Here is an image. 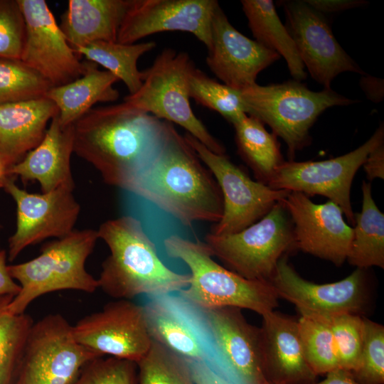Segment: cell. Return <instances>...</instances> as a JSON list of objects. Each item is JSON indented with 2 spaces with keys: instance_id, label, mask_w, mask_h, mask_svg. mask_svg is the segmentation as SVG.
Here are the masks:
<instances>
[{
  "instance_id": "1",
  "label": "cell",
  "mask_w": 384,
  "mask_h": 384,
  "mask_svg": "<svg viewBox=\"0 0 384 384\" xmlns=\"http://www.w3.org/2000/svg\"><path fill=\"white\" fill-rule=\"evenodd\" d=\"M168 122L125 102L90 109L74 124L73 152L108 185L127 190L164 140Z\"/></svg>"
},
{
  "instance_id": "2",
  "label": "cell",
  "mask_w": 384,
  "mask_h": 384,
  "mask_svg": "<svg viewBox=\"0 0 384 384\" xmlns=\"http://www.w3.org/2000/svg\"><path fill=\"white\" fill-rule=\"evenodd\" d=\"M127 191L185 226L198 221L216 223L223 216V198L217 181L170 122L159 151Z\"/></svg>"
},
{
  "instance_id": "3",
  "label": "cell",
  "mask_w": 384,
  "mask_h": 384,
  "mask_svg": "<svg viewBox=\"0 0 384 384\" xmlns=\"http://www.w3.org/2000/svg\"><path fill=\"white\" fill-rule=\"evenodd\" d=\"M97 233L110 250L97 279L108 296L129 300L177 293L189 285L190 274L178 273L164 264L138 219L124 215L106 220Z\"/></svg>"
},
{
  "instance_id": "4",
  "label": "cell",
  "mask_w": 384,
  "mask_h": 384,
  "mask_svg": "<svg viewBox=\"0 0 384 384\" xmlns=\"http://www.w3.org/2000/svg\"><path fill=\"white\" fill-rule=\"evenodd\" d=\"M166 255L184 262L189 268V285L177 294L204 309L237 307L263 316L274 311L279 297L268 281L245 279L219 265L205 244L176 235L164 240Z\"/></svg>"
},
{
  "instance_id": "5",
  "label": "cell",
  "mask_w": 384,
  "mask_h": 384,
  "mask_svg": "<svg viewBox=\"0 0 384 384\" xmlns=\"http://www.w3.org/2000/svg\"><path fill=\"white\" fill-rule=\"evenodd\" d=\"M98 239L96 230H73L46 244L35 258L8 265L11 277L21 287L7 305L8 312L26 313L36 299L55 291L95 292L99 289L97 279L86 270L85 262Z\"/></svg>"
},
{
  "instance_id": "6",
  "label": "cell",
  "mask_w": 384,
  "mask_h": 384,
  "mask_svg": "<svg viewBox=\"0 0 384 384\" xmlns=\"http://www.w3.org/2000/svg\"><path fill=\"white\" fill-rule=\"evenodd\" d=\"M246 114L267 124L286 143L289 161L310 142L309 129L326 109L358 102L331 88L315 92L298 80L242 90Z\"/></svg>"
},
{
  "instance_id": "7",
  "label": "cell",
  "mask_w": 384,
  "mask_h": 384,
  "mask_svg": "<svg viewBox=\"0 0 384 384\" xmlns=\"http://www.w3.org/2000/svg\"><path fill=\"white\" fill-rule=\"evenodd\" d=\"M194 67L187 53L164 49L152 65L142 71L139 90L126 96L124 102L181 126L213 152L225 154V146L209 132L191 107L188 77Z\"/></svg>"
},
{
  "instance_id": "8",
  "label": "cell",
  "mask_w": 384,
  "mask_h": 384,
  "mask_svg": "<svg viewBox=\"0 0 384 384\" xmlns=\"http://www.w3.org/2000/svg\"><path fill=\"white\" fill-rule=\"evenodd\" d=\"M204 240L227 269L251 280L270 282L280 258L296 248L293 223L282 201L244 230L225 235L208 233Z\"/></svg>"
},
{
  "instance_id": "9",
  "label": "cell",
  "mask_w": 384,
  "mask_h": 384,
  "mask_svg": "<svg viewBox=\"0 0 384 384\" xmlns=\"http://www.w3.org/2000/svg\"><path fill=\"white\" fill-rule=\"evenodd\" d=\"M102 357L80 345L60 314L33 323L14 384H72L91 360Z\"/></svg>"
},
{
  "instance_id": "10",
  "label": "cell",
  "mask_w": 384,
  "mask_h": 384,
  "mask_svg": "<svg viewBox=\"0 0 384 384\" xmlns=\"http://www.w3.org/2000/svg\"><path fill=\"white\" fill-rule=\"evenodd\" d=\"M143 309L152 340L187 361L203 363L226 376L202 309L174 293L150 297Z\"/></svg>"
},
{
  "instance_id": "11",
  "label": "cell",
  "mask_w": 384,
  "mask_h": 384,
  "mask_svg": "<svg viewBox=\"0 0 384 384\" xmlns=\"http://www.w3.org/2000/svg\"><path fill=\"white\" fill-rule=\"evenodd\" d=\"M384 142L380 124L363 144L344 155L324 161H283L274 171L267 186L272 189L300 192L309 196L321 195L338 205L351 224H355L350 192L353 177L369 153Z\"/></svg>"
},
{
  "instance_id": "12",
  "label": "cell",
  "mask_w": 384,
  "mask_h": 384,
  "mask_svg": "<svg viewBox=\"0 0 384 384\" xmlns=\"http://www.w3.org/2000/svg\"><path fill=\"white\" fill-rule=\"evenodd\" d=\"M183 136L210 170L222 192L223 216L209 233L215 235L238 233L260 220L289 193L251 179L225 154L213 152L188 133Z\"/></svg>"
},
{
  "instance_id": "13",
  "label": "cell",
  "mask_w": 384,
  "mask_h": 384,
  "mask_svg": "<svg viewBox=\"0 0 384 384\" xmlns=\"http://www.w3.org/2000/svg\"><path fill=\"white\" fill-rule=\"evenodd\" d=\"M4 188L16 204V229L9 239L10 262L30 245L48 238H61L73 230L80 210L74 188L62 186L49 192L31 193L10 176Z\"/></svg>"
},
{
  "instance_id": "14",
  "label": "cell",
  "mask_w": 384,
  "mask_h": 384,
  "mask_svg": "<svg viewBox=\"0 0 384 384\" xmlns=\"http://www.w3.org/2000/svg\"><path fill=\"white\" fill-rule=\"evenodd\" d=\"M73 336L80 345L101 356L140 361L149 351V335L143 306L129 299L107 303L73 325Z\"/></svg>"
},
{
  "instance_id": "15",
  "label": "cell",
  "mask_w": 384,
  "mask_h": 384,
  "mask_svg": "<svg viewBox=\"0 0 384 384\" xmlns=\"http://www.w3.org/2000/svg\"><path fill=\"white\" fill-rule=\"evenodd\" d=\"M25 21L21 60L53 87L65 85L85 72L44 0H17Z\"/></svg>"
},
{
  "instance_id": "16",
  "label": "cell",
  "mask_w": 384,
  "mask_h": 384,
  "mask_svg": "<svg viewBox=\"0 0 384 384\" xmlns=\"http://www.w3.org/2000/svg\"><path fill=\"white\" fill-rule=\"evenodd\" d=\"M283 5L286 27L314 80L324 88H331L340 73L366 74L336 41L323 14L305 1H285Z\"/></svg>"
},
{
  "instance_id": "17",
  "label": "cell",
  "mask_w": 384,
  "mask_h": 384,
  "mask_svg": "<svg viewBox=\"0 0 384 384\" xmlns=\"http://www.w3.org/2000/svg\"><path fill=\"white\" fill-rule=\"evenodd\" d=\"M270 282L279 298L294 304L301 315H360L367 303L366 279L363 269L356 268L338 282L316 284L299 275L285 255L279 260Z\"/></svg>"
},
{
  "instance_id": "18",
  "label": "cell",
  "mask_w": 384,
  "mask_h": 384,
  "mask_svg": "<svg viewBox=\"0 0 384 384\" xmlns=\"http://www.w3.org/2000/svg\"><path fill=\"white\" fill-rule=\"evenodd\" d=\"M216 0H132L120 26L117 42L132 44L166 31L193 34L208 50Z\"/></svg>"
},
{
  "instance_id": "19",
  "label": "cell",
  "mask_w": 384,
  "mask_h": 384,
  "mask_svg": "<svg viewBox=\"0 0 384 384\" xmlns=\"http://www.w3.org/2000/svg\"><path fill=\"white\" fill-rule=\"evenodd\" d=\"M282 202L293 223L295 247L342 265L350 252L353 228L340 207L331 201L316 204L300 192H289Z\"/></svg>"
},
{
  "instance_id": "20",
  "label": "cell",
  "mask_w": 384,
  "mask_h": 384,
  "mask_svg": "<svg viewBox=\"0 0 384 384\" xmlns=\"http://www.w3.org/2000/svg\"><path fill=\"white\" fill-rule=\"evenodd\" d=\"M202 309L225 367V378L235 384H269L260 328L250 324L240 308Z\"/></svg>"
},
{
  "instance_id": "21",
  "label": "cell",
  "mask_w": 384,
  "mask_h": 384,
  "mask_svg": "<svg viewBox=\"0 0 384 384\" xmlns=\"http://www.w3.org/2000/svg\"><path fill=\"white\" fill-rule=\"evenodd\" d=\"M206 63L223 84L239 91L256 84L258 74L280 58L276 52L238 31L218 4L211 23Z\"/></svg>"
},
{
  "instance_id": "22",
  "label": "cell",
  "mask_w": 384,
  "mask_h": 384,
  "mask_svg": "<svg viewBox=\"0 0 384 384\" xmlns=\"http://www.w3.org/2000/svg\"><path fill=\"white\" fill-rule=\"evenodd\" d=\"M262 316L260 329L264 368L276 384H311L316 375L302 346L297 321L272 311Z\"/></svg>"
},
{
  "instance_id": "23",
  "label": "cell",
  "mask_w": 384,
  "mask_h": 384,
  "mask_svg": "<svg viewBox=\"0 0 384 384\" xmlns=\"http://www.w3.org/2000/svg\"><path fill=\"white\" fill-rule=\"evenodd\" d=\"M58 114L40 144L8 170L9 176H19L24 183L38 181L43 193L62 186L75 187L70 167L74 124L61 126Z\"/></svg>"
},
{
  "instance_id": "24",
  "label": "cell",
  "mask_w": 384,
  "mask_h": 384,
  "mask_svg": "<svg viewBox=\"0 0 384 384\" xmlns=\"http://www.w3.org/2000/svg\"><path fill=\"white\" fill-rule=\"evenodd\" d=\"M58 114L46 96L0 105V161L7 171L40 144Z\"/></svg>"
},
{
  "instance_id": "25",
  "label": "cell",
  "mask_w": 384,
  "mask_h": 384,
  "mask_svg": "<svg viewBox=\"0 0 384 384\" xmlns=\"http://www.w3.org/2000/svg\"><path fill=\"white\" fill-rule=\"evenodd\" d=\"M132 0H69L60 28L74 50L95 41L117 42Z\"/></svg>"
},
{
  "instance_id": "26",
  "label": "cell",
  "mask_w": 384,
  "mask_h": 384,
  "mask_svg": "<svg viewBox=\"0 0 384 384\" xmlns=\"http://www.w3.org/2000/svg\"><path fill=\"white\" fill-rule=\"evenodd\" d=\"M82 76L65 85L53 87L46 94L58 110L61 126L74 124L97 102H113L119 92L114 84L119 80L107 70H100L97 64L84 62Z\"/></svg>"
},
{
  "instance_id": "27",
  "label": "cell",
  "mask_w": 384,
  "mask_h": 384,
  "mask_svg": "<svg viewBox=\"0 0 384 384\" xmlns=\"http://www.w3.org/2000/svg\"><path fill=\"white\" fill-rule=\"evenodd\" d=\"M242 9L255 41L282 56L295 80L306 79L304 65L271 0H242Z\"/></svg>"
},
{
  "instance_id": "28",
  "label": "cell",
  "mask_w": 384,
  "mask_h": 384,
  "mask_svg": "<svg viewBox=\"0 0 384 384\" xmlns=\"http://www.w3.org/2000/svg\"><path fill=\"white\" fill-rule=\"evenodd\" d=\"M361 212L354 214L353 240L346 260L359 269L384 267V214L372 197L370 183L363 181Z\"/></svg>"
},
{
  "instance_id": "29",
  "label": "cell",
  "mask_w": 384,
  "mask_h": 384,
  "mask_svg": "<svg viewBox=\"0 0 384 384\" xmlns=\"http://www.w3.org/2000/svg\"><path fill=\"white\" fill-rule=\"evenodd\" d=\"M241 158L257 181L267 185L275 169L284 161L275 134L269 133L257 118L245 114L233 124Z\"/></svg>"
},
{
  "instance_id": "30",
  "label": "cell",
  "mask_w": 384,
  "mask_h": 384,
  "mask_svg": "<svg viewBox=\"0 0 384 384\" xmlns=\"http://www.w3.org/2000/svg\"><path fill=\"white\" fill-rule=\"evenodd\" d=\"M154 41L124 44L118 42L95 41L75 49L77 56L106 68L127 87L129 94L137 92L142 83L143 72L137 68L139 58L153 50Z\"/></svg>"
},
{
  "instance_id": "31",
  "label": "cell",
  "mask_w": 384,
  "mask_h": 384,
  "mask_svg": "<svg viewBox=\"0 0 384 384\" xmlns=\"http://www.w3.org/2000/svg\"><path fill=\"white\" fill-rule=\"evenodd\" d=\"M14 296H0V384H14L24 347L33 324L27 314H13L6 306Z\"/></svg>"
},
{
  "instance_id": "32",
  "label": "cell",
  "mask_w": 384,
  "mask_h": 384,
  "mask_svg": "<svg viewBox=\"0 0 384 384\" xmlns=\"http://www.w3.org/2000/svg\"><path fill=\"white\" fill-rule=\"evenodd\" d=\"M189 97L219 113L233 125L246 114L241 92L209 78L196 66L188 77Z\"/></svg>"
},
{
  "instance_id": "33",
  "label": "cell",
  "mask_w": 384,
  "mask_h": 384,
  "mask_svg": "<svg viewBox=\"0 0 384 384\" xmlns=\"http://www.w3.org/2000/svg\"><path fill=\"white\" fill-rule=\"evenodd\" d=\"M137 367V384H196L188 361L154 340Z\"/></svg>"
},
{
  "instance_id": "34",
  "label": "cell",
  "mask_w": 384,
  "mask_h": 384,
  "mask_svg": "<svg viewBox=\"0 0 384 384\" xmlns=\"http://www.w3.org/2000/svg\"><path fill=\"white\" fill-rule=\"evenodd\" d=\"M297 324L306 361L314 373L326 374L339 368L334 338L326 321L301 315Z\"/></svg>"
},
{
  "instance_id": "35",
  "label": "cell",
  "mask_w": 384,
  "mask_h": 384,
  "mask_svg": "<svg viewBox=\"0 0 384 384\" xmlns=\"http://www.w3.org/2000/svg\"><path fill=\"white\" fill-rule=\"evenodd\" d=\"M51 87L21 60L0 58V105L44 97Z\"/></svg>"
},
{
  "instance_id": "36",
  "label": "cell",
  "mask_w": 384,
  "mask_h": 384,
  "mask_svg": "<svg viewBox=\"0 0 384 384\" xmlns=\"http://www.w3.org/2000/svg\"><path fill=\"white\" fill-rule=\"evenodd\" d=\"M320 317L326 321L332 332L339 368L355 372L360 364L363 348V317L354 314Z\"/></svg>"
},
{
  "instance_id": "37",
  "label": "cell",
  "mask_w": 384,
  "mask_h": 384,
  "mask_svg": "<svg viewBox=\"0 0 384 384\" xmlns=\"http://www.w3.org/2000/svg\"><path fill=\"white\" fill-rule=\"evenodd\" d=\"M352 374L361 384L384 383V326L366 317L360 364Z\"/></svg>"
},
{
  "instance_id": "38",
  "label": "cell",
  "mask_w": 384,
  "mask_h": 384,
  "mask_svg": "<svg viewBox=\"0 0 384 384\" xmlns=\"http://www.w3.org/2000/svg\"><path fill=\"white\" fill-rule=\"evenodd\" d=\"M137 363L112 356L94 358L72 384H137Z\"/></svg>"
},
{
  "instance_id": "39",
  "label": "cell",
  "mask_w": 384,
  "mask_h": 384,
  "mask_svg": "<svg viewBox=\"0 0 384 384\" xmlns=\"http://www.w3.org/2000/svg\"><path fill=\"white\" fill-rule=\"evenodd\" d=\"M25 33L17 0H0V58L21 60Z\"/></svg>"
},
{
  "instance_id": "40",
  "label": "cell",
  "mask_w": 384,
  "mask_h": 384,
  "mask_svg": "<svg viewBox=\"0 0 384 384\" xmlns=\"http://www.w3.org/2000/svg\"><path fill=\"white\" fill-rule=\"evenodd\" d=\"M196 384H235L201 362L188 361ZM270 384H276L272 381Z\"/></svg>"
},
{
  "instance_id": "41",
  "label": "cell",
  "mask_w": 384,
  "mask_h": 384,
  "mask_svg": "<svg viewBox=\"0 0 384 384\" xmlns=\"http://www.w3.org/2000/svg\"><path fill=\"white\" fill-rule=\"evenodd\" d=\"M317 11L335 13L362 6L368 2L363 0H304Z\"/></svg>"
},
{
  "instance_id": "42",
  "label": "cell",
  "mask_w": 384,
  "mask_h": 384,
  "mask_svg": "<svg viewBox=\"0 0 384 384\" xmlns=\"http://www.w3.org/2000/svg\"><path fill=\"white\" fill-rule=\"evenodd\" d=\"M362 166L368 180L384 178V142L369 153Z\"/></svg>"
},
{
  "instance_id": "43",
  "label": "cell",
  "mask_w": 384,
  "mask_h": 384,
  "mask_svg": "<svg viewBox=\"0 0 384 384\" xmlns=\"http://www.w3.org/2000/svg\"><path fill=\"white\" fill-rule=\"evenodd\" d=\"M7 253L6 250L0 249V296H16L20 291L18 283L11 277L6 264Z\"/></svg>"
},
{
  "instance_id": "44",
  "label": "cell",
  "mask_w": 384,
  "mask_h": 384,
  "mask_svg": "<svg viewBox=\"0 0 384 384\" xmlns=\"http://www.w3.org/2000/svg\"><path fill=\"white\" fill-rule=\"evenodd\" d=\"M360 85L370 100L373 102H380L383 100L384 96L383 79L365 74L360 80Z\"/></svg>"
},
{
  "instance_id": "45",
  "label": "cell",
  "mask_w": 384,
  "mask_h": 384,
  "mask_svg": "<svg viewBox=\"0 0 384 384\" xmlns=\"http://www.w3.org/2000/svg\"><path fill=\"white\" fill-rule=\"evenodd\" d=\"M311 384H361L353 377L352 373L338 368L326 374V378L318 383Z\"/></svg>"
},
{
  "instance_id": "46",
  "label": "cell",
  "mask_w": 384,
  "mask_h": 384,
  "mask_svg": "<svg viewBox=\"0 0 384 384\" xmlns=\"http://www.w3.org/2000/svg\"><path fill=\"white\" fill-rule=\"evenodd\" d=\"M10 177L8 174V171L0 161V188H4L7 179Z\"/></svg>"
}]
</instances>
